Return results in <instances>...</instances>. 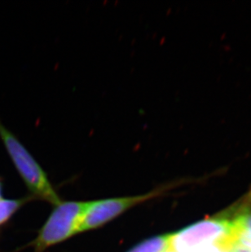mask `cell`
<instances>
[{
  "instance_id": "3",
  "label": "cell",
  "mask_w": 251,
  "mask_h": 252,
  "mask_svg": "<svg viewBox=\"0 0 251 252\" xmlns=\"http://www.w3.org/2000/svg\"><path fill=\"white\" fill-rule=\"evenodd\" d=\"M91 202H60L33 243L34 252H42L78 233V226Z\"/></svg>"
},
{
  "instance_id": "5",
  "label": "cell",
  "mask_w": 251,
  "mask_h": 252,
  "mask_svg": "<svg viewBox=\"0 0 251 252\" xmlns=\"http://www.w3.org/2000/svg\"><path fill=\"white\" fill-rule=\"evenodd\" d=\"M171 234L156 236L144 241L127 252H164L170 250Z\"/></svg>"
},
{
  "instance_id": "10",
  "label": "cell",
  "mask_w": 251,
  "mask_h": 252,
  "mask_svg": "<svg viewBox=\"0 0 251 252\" xmlns=\"http://www.w3.org/2000/svg\"><path fill=\"white\" fill-rule=\"evenodd\" d=\"M2 180H1V177H0V199L2 198Z\"/></svg>"
},
{
  "instance_id": "9",
  "label": "cell",
  "mask_w": 251,
  "mask_h": 252,
  "mask_svg": "<svg viewBox=\"0 0 251 252\" xmlns=\"http://www.w3.org/2000/svg\"><path fill=\"white\" fill-rule=\"evenodd\" d=\"M228 252H251V250L242 248V247H240V246H237L236 248H233L232 251H230Z\"/></svg>"
},
{
  "instance_id": "1",
  "label": "cell",
  "mask_w": 251,
  "mask_h": 252,
  "mask_svg": "<svg viewBox=\"0 0 251 252\" xmlns=\"http://www.w3.org/2000/svg\"><path fill=\"white\" fill-rule=\"evenodd\" d=\"M251 206V191L228 209L171 233L170 249L196 252L202 248L217 247L222 252H230L237 247V239L244 229Z\"/></svg>"
},
{
  "instance_id": "7",
  "label": "cell",
  "mask_w": 251,
  "mask_h": 252,
  "mask_svg": "<svg viewBox=\"0 0 251 252\" xmlns=\"http://www.w3.org/2000/svg\"><path fill=\"white\" fill-rule=\"evenodd\" d=\"M237 246L251 250V230L243 229L237 239Z\"/></svg>"
},
{
  "instance_id": "4",
  "label": "cell",
  "mask_w": 251,
  "mask_h": 252,
  "mask_svg": "<svg viewBox=\"0 0 251 252\" xmlns=\"http://www.w3.org/2000/svg\"><path fill=\"white\" fill-rule=\"evenodd\" d=\"M159 194V190L153 191L143 195L118 197L91 202L89 207L83 214L78 226V233L90 230L110 221L126 210L135 205L151 199Z\"/></svg>"
},
{
  "instance_id": "8",
  "label": "cell",
  "mask_w": 251,
  "mask_h": 252,
  "mask_svg": "<svg viewBox=\"0 0 251 252\" xmlns=\"http://www.w3.org/2000/svg\"><path fill=\"white\" fill-rule=\"evenodd\" d=\"M244 229H249L251 230V215L249 214L247 216V218L245 220Z\"/></svg>"
},
{
  "instance_id": "11",
  "label": "cell",
  "mask_w": 251,
  "mask_h": 252,
  "mask_svg": "<svg viewBox=\"0 0 251 252\" xmlns=\"http://www.w3.org/2000/svg\"><path fill=\"white\" fill-rule=\"evenodd\" d=\"M174 252V251L171 250V249H170V250H167V251H166V252Z\"/></svg>"
},
{
  "instance_id": "2",
  "label": "cell",
  "mask_w": 251,
  "mask_h": 252,
  "mask_svg": "<svg viewBox=\"0 0 251 252\" xmlns=\"http://www.w3.org/2000/svg\"><path fill=\"white\" fill-rule=\"evenodd\" d=\"M0 138L15 167L33 196L52 204H59L61 199L52 188L48 176L23 144L0 122Z\"/></svg>"
},
{
  "instance_id": "6",
  "label": "cell",
  "mask_w": 251,
  "mask_h": 252,
  "mask_svg": "<svg viewBox=\"0 0 251 252\" xmlns=\"http://www.w3.org/2000/svg\"><path fill=\"white\" fill-rule=\"evenodd\" d=\"M28 201L27 198L4 199L2 197L0 199V226L8 221L19 208Z\"/></svg>"
}]
</instances>
